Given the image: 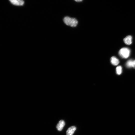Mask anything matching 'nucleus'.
Instances as JSON below:
<instances>
[{
    "label": "nucleus",
    "mask_w": 135,
    "mask_h": 135,
    "mask_svg": "<svg viewBox=\"0 0 135 135\" xmlns=\"http://www.w3.org/2000/svg\"><path fill=\"white\" fill-rule=\"evenodd\" d=\"M63 20L66 25L72 27L76 26L78 22V20L75 18L68 16L65 17L64 18Z\"/></svg>",
    "instance_id": "1"
},
{
    "label": "nucleus",
    "mask_w": 135,
    "mask_h": 135,
    "mask_svg": "<svg viewBox=\"0 0 135 135\" xmlns=\"http://www.w3.org/2000/svg\"><path fill=\"white\" fill-rule=\"evenodd\" d=\"M130 49L126 47L121 48L119 51L118 53L120 56L122 58H127L130 55Z\"/></svg>",
    "instance_id": "2"
},
{
    "label": "nucleus",
    "mask_w": 135,
    "mask_h": 135,
    "mask_svg": "<svg viewBox=\"0 0 135 135\" xmlns=\"http://www.w3.org/2000/svg\"><path fill=\"white\" fill-rule=\"evenodd\" d=\"M9 1L13 4L18 6L23 5L24 3V1L22 0H10Z\"/></svg>",
    "instance_id": "3"
},
{
    "label": "nucleus",
    "mask_w": 135,
    "mask_h": 135,
    "mask_svg": "<svg viewBox=\"0 0 135 135\" xmlns=\"http://www.w3.org/2000/svg\"><path fill=\"white\" fill-rule=\"evenodd\" d=\"M64 121L62 120H60L56 125V128L57 130L59 131H61L65 125Z\"/></svg>",
    "instance_id": "4"
},
{
    "label": "nucleus",
    "mask_w": 135,
    "mask_h": 135,
    "mask_svg": "<svg viewBox=\"0 0 135 135\" xmlns=\"http://www.w3.org/2000/svg\"><path fill=\"white\" fill-rule=\"evenodd\" d=\"M132 36L128 35L124 39L123 41L126 44L129 45L132 43Z\"/></svg>",
    "instance_id": "5"
},
{
    "label": "nucleus",
    "mask_w": 135,
    "mask_h": 135,
    "mask_svg": "<svg viewBox=\"0 0 135 135\" xmlns=\"http://www.w3.org/2000/svg\"><path fill=\"white\" fill-rule=\"evenodd\" d=\"M76 130V128L74 126H72L70 127L66 131V135H72Z\"/></svg>",
    "instance_id": "6"
},
{
    "label": "nucleus",
    "mask_w": 135,
    "mask_h": 135,
    "mask_svg": "<svg viewBox=\"0 0 135 135\" xmlns=\"http://www.w3.org/2000/svg\"><path fill=\"white\" fill-rule=\"evenodd\" d=\"M112 64L114 66L117 65L119 63V60L115 56H112L110 58Z\"/></svg>",
    "instance_id": "7"
},
{
    "label": "nucleus",
    "mask_w": 135,
    "mask_h": 135,
    "mask_svg": "<svg viewBox=\"0 0 135 135\" xmlns=\"http://www.w3.org/2000/svg\"><path fill=\"white\" fill-rule=\"evenodd\" d=\"M134 60L130 59L128 60L126 63V66L128 68L132 67Z\"/></svg>",
    "instance_id": "8"
},
{
    "label": "nucleus",
    "mask_w": 135,
    "mask_h": 135,
    "mask_svg": "<svg viewBox=\"0 0 135 135\" xmlns=\"http://www.w3.org/2000/svg\"><path fill=\"white\" fill-rule=\"evenodd\" d=\"M116 73L118 75L122 73V68L121 66H118L116 68Z\"/></svg>",
    "instance_id": "9"
},
{
    "label": "nucleus",
    "mask_w": 135,
    "mask_h": 135,
    "mask_svg": "<svg viewBox=\"0 0 135 135\" xmlns=\"http://www.w3.org/2000/svg\"><path fill=\"white\" fill-rule=\"evenodd\" d=\"M132 68L135 69V59L134 60Z\"/></svg>",
    "instance_id": "10"
},
{
    "label": "nucleus",
    "mask_w": 135,
    "mask_h": 135,
    "mask_svg": "<svg viewBox=\"0 0 135 135\" xmlns=\"http://www.w3.org/2000/svg\"><path fill=\"white\" fill-rule=\"evenodd\" d=\"M75 1L76 2H80L82 1V0H75Z\"/></svg>",
    "instance_id": "11"
}]
</instances>
